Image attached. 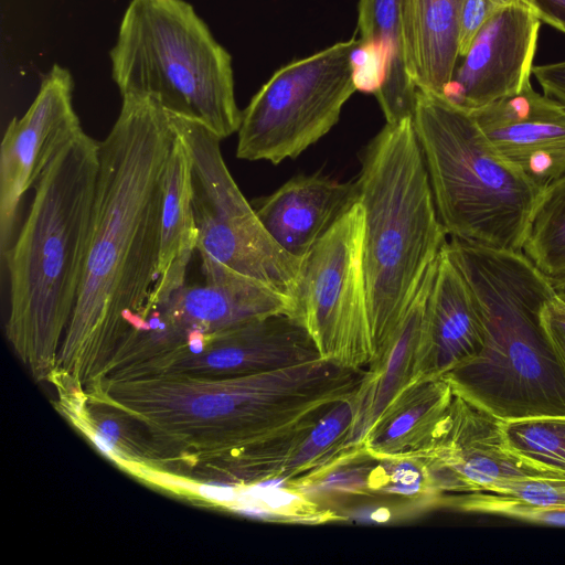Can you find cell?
<instances>
[{
    "label": "cell",
    "mask_w": 565,
    "mask_h": 565,
    "mask_svg": "<svg viewBox=\"0 0 565 565\" xmlns=\"http://www.w3.org/2000/svg\"><path fill=\"white\" fill-rule=\"evenodd\" d=\"M177 132L171 114L148 96H121L98 141L89 243L66 350L108 341L146 320L158 279L166 173Z\"/></svg>",
    "instance_id": "cell-1"
},
{
    "label": "cell",
    "mask_w": 565,
    "mask_h": 565,
    "mask_svg": "<svg viewBox=\"0 0 565 565\" xmlns=\"http://www.w3.org/2000/svg\"><path fill=\"white\" fill-rule=\"evenodd\" d=\"M484 330L481 352L447 373L455 395L500 420L565 415V369L542 324L557 292L523 252L450 237Z\"/></svg>",
    "instance_id": "cell-2"
},
{
    "label": "cell",
    "mask_w": 565,
    "mask_h": 565,
    "mask_svg": "<svg viewBox=\"0 0 565 565\" xmlns=\"http://www.w3.org/2000/svg\"><path fill=\"white\" fill-rule=\"evenodd\" d=\"M98 163V141L83 130L34 186L2 262L9 277L8 332L19 345L49 350L70 323L89 243Z\"/></svg>",
    "instance_id": "cell-3"
},
{
    "label": "cell",
    "mask_w": 565,
    "mask_h": 565,
    "mask_svg": "<svg viewBox=\"0 0 565 565\" xmlns=\"http://www.w3.org/2000/svg\"><path fill=\"white\" fill-rule=\"evenodd\" d=\"M356 185L364 214L363 271L375 358L448 242L413 118L386 124L372 139Z\"/></svg>",
    "instance_id": "cell-4"
},
{
    "label": "cell",
    "mask_w": 565,
    "mask_h": 565,
    "mask_svg": "<svg viewBox=\"0 0 565 565\" xmlns=\"http://www.w3.org/2000/svg\"><path fill=\"white\" fill-rule=\"evenodd\" d=\"M109 56L121 96H148L221 139L238 131L232 57L185 0H130Z\"/></svg>",
    "instance_id": "cell-5"
},
{
    "label": "cell",
    "mask_w": 565,
    "mask_h": 565,
    "mask_svg": "<svg viewBox=\"0 0 565 565\" xmlns=\"http://www.w3.org/2000/svg\"><path fill=\"white\" fill-rule=\"evenodd\" d=\"M413 124L447 235L522 252L543 189L440 95L417 89Z\"/></svg>",
    "instance_id": "cell-6"
},
{
    "label": "cell",
    "mask_w": 565,
    "mask_h": 565,
    "mask_svg": "<svg viewBox=\"0 0 565 565\" xmlns=\"http://www.w3.org/2000/svg\"><path fill=\"white\" fill-rule=\"evenodd\" d=\"M171 117L190 163L198 254L296 301L302 258L284 250L265 230L226 167L222 139L198 121Z\"/></svg>",
    "instance_id": "cell-7"
},
{
    "label": "cell",
    "mask_w": 565,
    "mask_h": 565,
    "mask_svg": "<svg viewBox=\"0 0 565 565\" xmlns=\"http://www.w3.org/2000/svg\"><path fill=\"white\" fill-rule=\"evenodd\" d=\"M358 44L353 36L277 70L242 111L237 158L277 164L327 135L356 90L351 54Z\"/></svg>",
    "instance_id": "cell-8"
},
{
    "label": "cell",
    "mask_w": 565,
    "mask_h": 565,
    "mask_svg": "<svg viewBox=\"0 0 565 565\" xmlns=\"http://www.w3.org/2000/svg\"><path fill=\"white\" fill-rule=\"evenodd\" d=\"M364 214L358 201L302 258L296 317L321 359L366 369L374 358L363 271Z\"/></svg>",
    "instance_id": "cell-9"
},
{
    "label": "cell",
    "mask_w": 565,
    "mask_h": 565,
    "mask_svg": "<svg viewBox=\"0 0 565 565\" xmlns=\"http://www.w3.org/2000/svg\"><path fill=\"white\" fill-rule=\"evenodd\" d=\"M74 83L58 64L43 77L21 117L8 125L0 149V256L3 262L17 231L24 194L36 185L58 152L83 129L73 106Z\"/></svg>",
    "instance_id": "cell-10"
},
{
    "label": "cell",
    "mask_w": 565,
    "mask_h": 565,
    "mask_svg": "<svg viewBox=\"0 0 565 565\" xmlns=\"http://www.w3.org/2000/svg\"><path fill=\"white\" fill-rule=\"evenodd\" d=\"M441 494L498 492L508 482L559 476L536 469L509 451L500 419L454 394L430 446L417 454Z\"/></svg>",
    "instance_id": "cell-11"
},
{
    "label": "cell",
    "mask_w": 565,
    "mask_h": 565,
    "mask_svg": "<svg viewBox=\"0 0 565 565\" xmlns=\"http://www.w3.org/2000/svg\"><path fill=\"white\" fill-rule=\"evenodd\" d=\"M541 20L512 1L480 29L440 96L472 113L531 84Z\"/></svg>",
    "instance_id": "cell-12"
},
{
    "label": "cell",
    "mask_w": 565,
    "mask_h": 565,
    "mask_svg": "<svg viewBox=\"0 0 565 565\" xmlns=\"http://www.w3.org/2000/svg\"><path fill=\"white\" fill-rule=\"evenodd\" d=\"M200 256L202 279L188 282L151 312L164 324L158 332H145L161 342L192 330L212 335L273 315L296 316V301L264 282L223 264Z\"/></svg>",
    "instance_id": "cell-13"
},
{
    "label": "cell",
    "mask_w": 565,
    "mask_h": 565,
    "mask_svg": "<svg viewBox=\"0 0 565 565\" xmlns=\"http://www.w3.org/2000/svg\"><path fill=\"white\" fill-rule=\"evenodd\" d=\"M471 115L498 152L540 188L565 174V108L532 84Z\"/></svg>",
    "instance_id": "cell-14"
},
{
    "label": "cell",
    "mask_w": 565,
    "mask_h": 565,
    "mask_svg": "<svg viewBox=\"0 0 565 565\" xmlns=\"http://www.w3.org/2000/svg\"><path fill=\"white\" fill-rule=\"evenodd\" d=\"M483 340L477 299L445 245L437 258L427 301L416 359V380L444 377L475 359L482 350Z\"/></svg>",
    "instance_id": "cell-15"
},
{
    "label": "cell",
    "mask_w": 565,
    "mask_h": 565,
    "mask_svg": "<svg viewBox=\"0 0 565 565\" xmlns=\"http://www.w3.org/2000/svg\"><path fill=\"white\" fill-rule=\"evenodd\" d=\"M356 202V182L316 174L287 181L254 209L273 239L288 254L303 258Z\"/></svg>",
    "instance_id": "cell-16"
},
{
    "label": "cell",
    "mask_w": 565,
    "mask_h": 565,
    "mask_svg": "<svg viewBox=\"0 0 565 565\" xmlns=\"http://www.w3.org/2000/svg\"><path fill=\"white\" fill-rule=\"evenodd\" d=\"M437 259L425 274L406 313L388 342L365 369L353 396L354 418L347 446L363 447V440L393 398L416 380V359Z\"/></svg>",
    "instance_id": "cell-17"
},
{
    "label": "cell",
    "mask_w": 565,
    "mask_h": 565,
    "mask_svg": "<svg viewBox=\"0 0 565 565\" xmlns=\"http://www.w3.org/2000/svg\"><path fill=\"white\" fill-rule=\"evenodd\" d=\"M207 367L230 376L274 372L321 359L303 323L291 315L256 319L213 335Z\"/></svg>",
    "instance_id": "cell-18"
},
{
    "label": "cell",
    "mask_w": 565,
    "mask_h": 565,
    "mask_svg": "<svg viewBox=\"0 0 565 565\" xmlns=\"http://www.w3.org/2000/svg\"><path fill=\"white\" fill-rule=\"evenodd\" d=\"M452 399L445 377L414 380L371 427L362 444L364 452L375 460L420 454L436 437Z\"/></svg>",
    "instance_id": "cell-19"
},
{
    "label": "cell",
    "mask_w": 565,
    "mask_h": 565,
    "mask_svg": "<svg viewBox=\"0 0 565 565\" xmlns=\"http://www.w3.org/2000/svg\"><path fill=\"white\" fill-rule=\"evenodd\" d=\"M463 0H401L406 72L417 89L441 95L459 60Z\"/></svg>",
    "instance_id": "cell-20"
},
{
    "label": "cell",
    "mask_w": 565,
    "mask_h": 565,
    "mask_svg": "<svg viewBox=\"0 0 565 565\" xmlns=\"http://www.w3.org/2000/svg\"><path fill=\"white\" fill-rule=\"evenodd\" d=\"M196 246L198 228L191 201L190 163L177 134L166 173L158 279L147 306L146 318L185 284Z\"/></svg>",
    "instance_id": "cell-21"
},
{
    "label": "cell",
    "mask_w": 565,
    "mask_h": 565,
    "mask_svg": "<svg viewBox=\"0 0 565 565\" xmlns=\"http://www.w3.org/2000/svg\"><path fill=\"white\" fill-rule=\"evenodd\" d=\"M356 30L361 41H380L391 53L386 79L375 94L386 124L413 118L417 88L405 67L401 0H359Z\"/></svg>",
    "instance_id": "cell-22"
},
{
    "label": "cell",
    "mask_w": 565,
    "mask_h": 565,
    "mask_svg": "<svg viewBox=\"0 0 565 565\" xmlns=\"http://www.w3.org/2000/svg\"><path fill=\"white\" fill-rule=\"evenodd\" d=\"M353 396L322 417L292 455L279 480L287 489L298 490L337 465L364 452L363 448L347 446L354 418Z\"/></svg>",
    "instance_id": "cell-23"
},
{
    "label": "cell",
    "mask_w": 565,
    "mask_h": 565,
    "mask_svg": "<svg viewBox=\"0 0 565 565\" xmlns=\"http://www.w3.org/2000/svg\"><path fill=\"white\" fill-rule=\"evenodd\" d=\"M522 252L552 281L565 277V174L543 188Z\"/></svg>",
    "instance_id": "cell-24"
},
{
    "label": "cell",
    "mask_w": 565,
    "mask_h": 565,
    "mask_svg": "<svg viewBox=\"0 0 565 565\" xmlns=\"http://www.w3.org/2000/svg\"><path fill=\"white\" fill-rule=\"evenodd\" d=\"M505 447L523 462L565 476V415L500 420Z\"/></svg>",
    "instance_id": "cell-25"
},
{
    "label": "cell",
    "mask_w": 565,
    "mask_h": 565,
    "mask_svg": "<svg viewBox=\"0 0 565 565\" xmlns=\"http://www.w3.org/2000/svg\"><path fill=\"white\" fill-rule=\"evenodd\" d=\"M369 489L381 493L419 501L426 505L439 503L443 497L433 486L424 460L417 455L373 461Z\"/></svg>",
    "instance_id": "cell-26"
},
{
    "label": "cell",
    "mask_w": 565,
    "mask_h": 565,
    "mask_svg": "<svg viewBox=\"0 0 565 565\" xmlns=\"http://www.w3.org/2000/svg\"><path fill=\"white\" fill-rule=\"evenodd\" d=\"M439 503L466 513L490 514L521 522L565 526V505L535 507L493 492L443 495Z\"/></svg>",
    "instance_id": "cell-27"
},
{
    "label": "cell",
    "mask_w": 565,
    "mask_h": 565,
    "mask_svg": "<svg viewBox=\"0 0 565 565\" xmlns=\"http://www.w3.org/2000/svg\"><path fill=\"white\" fill-rule=\"evenodd\" d=\"M391 65V53L380 41H361L351 54L355 89L375 95L382 88Z\"/></svg>",
    "instance_id": "cell-28"
},
{
    "label": "cell",
    "mask_w": 565,
    "mask_h": 565,
    "mask_svg": "<svg viewBox=\"0 0 565 565\" xmlns=\"http://www.w3.org/2000/svg\"><path fill=\"white\" fill-rule=\"evenodd\" d=\"M495 493L535 507L565 505V476L514 480L504 484Z\"/></svg>",
    "instance_id": "cell-29"
},
{
    "label": "cell",
    "mask_w": 565,
    "mask_h": 565,
    "mask_svg": "<svg viewBox=\"0 0 565 565\" xmlns=\"http://www.w3.org/2000/svg\"><path fill=\"white\" fill-rule=\"evenodd\" d=\"M515 0H463L459 15L458 52L465 56L484 23L502 7Z\"/></svg>",
    "instance_id": "cell-30"
},
{
    "label": "cell",
    "mask_w": 565,
    "mask_h": 565,
    "mask_svg": "<svg viewBox=\"0 0 565 565\" xmlns=\"http://www.w3.org/2000/svg\"><path fill=\"white\" fill-rule=\"evenodd\" d=\"M541 321L565 369V300L557 294L544 303Z\"/></svg>",
    "instance_id": "cell-31"
},
{
    "label": "cell",
    "mask_w": 565,
    "mask_h": 565,
    "mask_svg": "<svg viewBox=\"0 0 565 565\" xmlns=\"http://www.w3.org/2000/svg\"><path fill=\"white\" fill-rule=\"evenodd\" d=\"M532 74L542 87L543 94L565 108V60L533 66Z\"/></svg>",
    "instance_id": "cell-32"
},
{
    "label": "cell",
    "mask_w": 565,
    "mask_h": 565,
    "mask_svg": "<svg viewBox=\"0 0 565 565\" xmlns=\"http://www.w3.org/2000/svg\"><path fill=\"white\" fill-rule=\"evenodd\" d=\"M554 29L565 33V0H520Z\"/></svg>",
    "instance_id": "cell-33"
},
{
    "label": "cell",
    "mask_w": 565,
    "mask_h": 565,
    "mask_svg": "<svg viewBox=\"0 0 565 565\" xmlns=\"http://www.w3.org/2000/svg\"><path fill=\"white\" fill-rule=\"evenodd\" d=\"M195 492L206 500L220 503H234L237 495V491L233 487L221 483L199 484Z\"/></svg>",
    "instance_id": "cell-34"
},
{
    "label": "cell",
    "mask_w": 565,
    "mask_h": 565,
    "mask_svg": "<svg viewBox=\"0 0 565 565\" xmlns=\"http://www.w3.org/2000/svg\"><path fill=\"white\" fill-rule=\"evenodd\" d=\"M90 439L94 445L103 452L105 456L115 458L117 457V447L116 444L104 437L97 430L90 434Z\"/></svg>",
    "instance_id": "cell-35"
},
{
    "label": "cell",
    "mask_w": 565,
    "mask_h": 565,
    "mask_svg": "<svg viewBox=\"0 0 565 565\" xmlns=\"http://www.w3.org/2000/svg\"><path fill=\"white\" fill-rule=\"evenodd\" d=\"M206 334L200 330H192L186 334L189 351L194 355L204 352Z\"/></svg>",
    "instance_id": "cell-36"
},
{
    "label": "cell",
    "mask_w": 565,
    "mask_h": 565,
    "mask_svg": "<svg viewBox=\"0 0 565 565\" xmlns=\"http://www.w3.org/2000/svg\"><path fill=\"white\" fill-rule=\"evenodd\" d=\"M97 431L104 437L117 444L120 437V429L118 424L113 419H104L97 426Z\"/></svg>",
    "instance_id": "cell-37"
},
{
    "label": "cell",
    "mask_w": 565,
    "mask_h": 565,
    "mask_svg": "<svg viewBox=\"0 0 565 565\" xmlns=\"http://www.w3.org/2000/svg\"><path fill=\"white\" fill-rule=\"evenodd\" d=\"M556 292L561 296L565 295V277L555 281H552Z\"/></svg>",
    "instance_id": "cell-38"
},
{
    "label": "cell",
    "mask_w": 565,
    "mask_h": 565,
    "mask_svg": "<svg viewBox=\"0 0 565 565\" xmlns=\"http://www.w3.org/2000/svg\"><path fill=\"white\" fill-rule=\"evenodd\" d=\"M557 295H558V294H557ZM558 296H559L562 299H564V300H565V295H563V296L558 295Z\"/></svg>",
    "instance_id": "cell-39"
}]
</instances>
